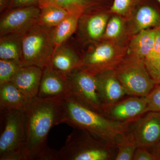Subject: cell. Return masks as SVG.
<instances>
[{
	"mask_svg": "<svg viewBox=\"0 0 160 160\" xmlns=\"http://www.w3.org/2000/svg\"><path fill=\"white\" fill-rule=\"evenodd\" d=\"M59 99H30L25 108L26 142L22 160H59L58 150L49 148V131L60 122Z\"/></svg>",
	"mask_w": 160,
	"mask_h": 160,
	"instance_id": "1",
	"label": "cell"
},
{
	"mask_svg": "<svg viewBox=\"0 0 160 160\" xmlns=\"http://www.w3.org/2000/svg\"><path fill=\"white\" fill-rule=\"evenodd\" d=\"M125 53L115 42L106 41L96 45L82 57L80 69L96 75L112 70L125 58Z\"/></svg>",
	"mask_w": 160,
	"mask_h": 160,
	"instance_id": "7",
	"label": "cell"
},
{
	"mask_svg": "<svg viewBox=\"0 0 160 160\" xmlns=\"http://www.w3.org/2000/svg\"><path fill=\"white\" fill-rule=\"evenodd\" d=\"M40 1V0H12L7 10L24 6H39Z\"/></svg>",
	"mask_w": 160,
	"mask_h": 160,
	"instance_id": "31",
	"label": "cell"
},
{
	"mask_svg": "<svg viewBox=\"0 0 160 160\" xmlns=\"http://www.w3.org/2000/svg\"><path fill=\"white\" fill-rule=\"evenodd\" d=\"M145 64L150 76L154 73L160 66V26L158 27L153 48L145 59Z\"/></svg>",
	"mask_w": 160,
	"mask_h": 160,
	"instance_id": "27",
	"label": "cell"
},
{
	"mask_svg": "<svg viewBox=\"0 0 160 160\" xmlns=\"http://www.w3.org/2000/svg\"><path fill=\"white\" fill-rule=\"evenodd\" d=\"M60 122L89 132L111 146H116L129 131L131 122H122L83 105L71 96L60 101Z\"/></svg>",
	"mask_w": 160,
	"mask_h": 160,
	"instance_id": "2",
	"label": "cell"
},
{
	"mask_svg": "<svg viewBox=\"0 0 160 160\" xmlns=\"http://www.w3.org/2000/svg\"><path fill=\"white\" fill-rule=\"evenodd\" d=\"M132 160H155L159 159L155 153L149 149L143 147H137L135 151Z\"/></svg>",
	"mask_w": 160,
	"mask_h": 160,
	"instance_id": "30",
	"label": "cell"
},
{
	"mask_svg": "<svg viewBox=\"0 0 160 160\" xmlns=\"http://www.w3.org/2000/svg\"><path fill=\"white\" fill-rule=\"evenodd\" d=\"M54 28L37 23L23 34V66H34L43 69L49 65L55 49L53 38Z\"/></svg>",
	"mask_w": 160,
	"mask_h": 160,
	"instance_id": "5",
	"label": "cell"
},
{
	"mask_svg": "<svg viewBox=\"0 0 160 160\" xmlns=\"http://www.w3.org/2000/svg\"><path fill=\"white\" fill-rule=\"evenodd\" d=\"M114 70L129 95L146 97L155 86L144 60L128 55Z\"/></svg>",
	"mask_w": 160,
	"mask_h": 160,
	"instance_id": "6",
	"label": "cell"
},
{
	"mask_svg": "<svg viewBox=\"0 0 160 160\" xmlns=\"http://www.w3.org/2000/svg\"><path fill=\"white\" fill-rule=\"evenodd\" d=\"M124 29V23L120 15L114 16L107 23L103 38L106 41L115 42L122 36Z\"/></svg>",
	"mask_w": 160,
	"mask_h": 160,
	"instance_id": "26",
	"label": "cell"
},
{
	"mask_svg": "<svg viewBox=\"0 0 160 160\" xmlns=\"http://www.w3.org/2000/svg\"><path fill=\"white\" fill-rule=\"evenodd\" d=\"M41 9L38 6H24L7 10L0 21V36L23 34L38 22Z\"/></svg>",
	"mask_w": 160,
	"mask_h": 160,
	"instance_id": "10",
	"label": "cell"
},
{
	"mask_svg": "<svg viewBox=\"0 0 160 160\" xmlns=\"http://www.w3.org/2000/svg\"><path fill=\"white\" fill-rule=\"evenodd\" d=\"M95 77L104 108L117 102L127 95L124 86L117 77L114 69L102 72Z\"/></svg>",
	"mask_w": 160,
	"mask_h": 160,
	"instance_id": "13",
	"label": "cell"
},
{
	"mask_svg": "<svg viewBox=\"0 0 160 160\" xmlns=\"http://www.w3.org/2000/svg\"><path fill=\"white\" fill-rule=\"evenodd\" d=\"M30 100L11 82L0 85L1 113L25 109Z\"/></svg>",
	"mask_w": 160,
	"mask_h": 160,
	"instance_id": "16",
	"label": "cell"
},
{
	"mask_svg": "<svg viewBox=\"0 0 160 160\" xmlns=\"http://www.w3.org/2000/svg\"><path fill=\"white\" fill-rule=\"evenodd\" d=\"M82 62L74 49L65 43L55 47L49 66L65 76L80 69Z\"/></svg>",
	"mask_w": 160,
	"mask_h": 160,
	"instance_id": "14",
	"label": "cell"
},
{
	"mask_svg": "<svg viewBox=\"0 0 160 160\" xmlns=\"http://www.w3.org/2000/svg\"><path fill=\"white\" fill-rule=\"evenodd\" d=\"M81 16L69 14L54 28L53 41L55 47L66 42L76 31Z\"/></svg>",
	"mask_w": 160,
	"mask_h": 160,
	"instance_id": "22",
	"label": "cell"
},
{
	"mask_svg": "<svg viewBox=\"0 0 160 160\" xmlns=\"http://www.w3.org/2000/svg\"><path fill=\"white\" fill-rule=\"evenodd\" d=\"M146 97L148 112H160V85L155 86Z\"/></svg>",
	"mask_w": 160,
	"mask_h": 160,
	"instance_id": "29",
	"label": "cell"
},
{
	"mask_svg": "<svg viewBox=\"0 0 160 160\" xmlns=\"http://www.w3.org/2000/svg\"><path fill=\"white\" fill-rule=\"evenodd\" d=\"M156 84H160V66L159 69L151 76Z\"/></svg>",
	"mask_w": 160,
	"mask_h": 160,
	"instance_id": "33",
	"label": "cell"
},
{
	"mask_svg": "<svg viewBox=\"0 0 160 160\" xmlns=\"http://www.w3.org/2000/svg\"><path fill=\"white\" fill-rule=\"evenodd\" d=\"M158 28L145 29L138 32L130 42L127 55L145 61L153 48Z\"/></svg>",
	"mask_w": 160,
	"mask_h": 160,
	"instance_id": "17",
	"label": "cell"
},
{
	"mask_svg": "<svg viewBox=\"0 0 160 160\" xmlns=\"http://www.w3.org/2000/svg\"><path fill=\"white\" fill-rule=\"evenodd\" d=\"M145 0H113L110 8L112 13L125 15L134 11Z\"/></svg>",
	"mask_w": 160,
	"mask_h": 160,
	"instance_id": "28",
	"label": "cell"
},
{
	"mask_svg": "<svg viewBox=\"0 0 160 160\" xmlns=\"http://www.w3.org/2000/svg\"><path fill=\"white\" fill-rule=\"evenodd\" d=\"M154 1L157 3L158 5L160 7V0H154Z\"/></svg>",
	"mask_w": 160,
	"mask_h": 160,
	"instance_id": "35",
	"label": "cell"
},
{
	"mask_svg": "<svg viewBox=\"0 0 160 160\" xmlns=\"http://www.w3.org/2000/svg\"><path fill=\"white\" fill-rule=\"evenodd\" d=\"M66 78L72 97L92 110L105 115L95 75L78 69Z\"/></svg>",
	"mask_w": 160,
	"mask_h": 160,
	"instance_id": "8",
	"label": "cell"
},
{
	"mask_svg": "<svg viewBox=\"0 0 160 160\" xmlns=\"http://www.w3.org/2000/svg\"><path fill=\"white\" fill-rule=\"evenodd\" d=\"M71 96L67 78L48 65L43 69L37 97L44 99H61Z\"/></svg>",
	"mask_w": 160,
	"mask_h": 160,
	"instance_id": "12",
	"label": "cell"
},
{
	"mask_svg": "<svg viewBox=\"0 0 160 160\" xmlns=\"http://www.w3.org/2000/svg\"><path fill=\"white\" fill-rule=\"evenodd\" d=\"M129 131L138 147L152 149L156 154L160 147V112H146L130 123Z\"/></svg>",
	"mask_w": 160,
	"mask_h": 160,
	"instance_id": "9",
	"label": "cell"
},
{
	"mask_svg": "<svg viewBox=\"0 0 160 160\" xmlns=\"http://www.w3.org/2000/svg\"><path fill=\"white\" fill-rule=\"evenodd\" d=\"M149 0H145L135 9L134 26L136 32L160 26V13Z\"/></svg>",
	"mask_w": 160,
	"mask_h": 160,
	"instance_id": "18",
	"label": "cell"
},
{
	"mask_svg": "<svg viewBox=\"0 0 160 160\" xmlns=\"http://www.w3.org/2000/svg\"><path fill=\"white\" fill-rule=\"evenodd\" d=\"M67 137L58 150L59 160H115L116 146H111L87 132L77 128Z\"/></svg>",
	"mask_w": 160,
	"mask_h": 160,
	"instance_id": "3",
	"label": "cell"
},
{
	"mask_svg": "<svg viewBox=\"0 0 160 160\" xmlns=\"http://www.w3.org/2000/svg\"><path fill=\"white\" fill-rule=\"evenodd\" d=\"M41 9L38 24L54 28L70 14L66 10L53 5L45 4L39 6Z\"/></svg>",
	"mask_w": 160,
	"mask_h": 160,
	"instance_id": "23",
	"label": "cell"
},
{
	"mask_svg": "<svg viewBox=\"0 0 160 160\" xmlns=\"http://www.w3.org/2000/svg\"><path fill=\"white\" fill-rule=\"evenodd\" d=\"M42 72L43 69L38 66H23L11 82L26 97L32 98L37 96Z\"/></svg>",
	"mask_w": 160,
	"mask_h": 160,
	"instance_id": "15",
	"label": "cell"
},
{
	"mask_svg": "<svg viewBox=\"0 0 160 160\" xmlns=\"http://www.w3.org/2000/svg\"><path fill=\"white\" fill-rule=\"evenodd\" d=\"M104 0H40L39 6L45 4L58 6L70 14L82 16L86 12L99 6Z\"/></svg>",
	"mask_w": 160,
	"mask_h": 160,
	"instance_id": "21",
	"label": "cell"
},
{
	"mask_svg": "<svg viewBox=\"0 0 160 160\" xmlns=\"http://www.w3.org/2000/svg\"><path fill=\"white\" fill-rule=\"evenodd\" d=\"M156 154L158 156L159 160H160V147L158 149L157 151L156 152Z\"/></svg>",
	"mask_w": 160,
	"mask_h": 160,
	"instance_id": "34",
	"label": "cell"
},
{
	"mask_svg": "<svg viewBox=\"0 0 160 160\" xmlns=\"http://www.w3.org/2000/svg\"><path fill=\"white\" fill-rule=\"evenodd\" d=\"M0 160H22L26 142L25 109L1 112Z\"/></svg>",
	"mask_w": 160,
	"mask_h": 160,
	"instance_id": "4",
	"label": "cell"
},
{
	"mask_svg": "<svg viewBox=\"0 0 160 160\" xmlns=\"http://www.w3.org/2000/svg\"><path fill=\"white\" fill-rule=\"evenodd\" d=\"M109 15L106 12L93 13L86 18L82 25V30L86 38L91 42H97L103 38Z\"/></svg>",
	"mask_w": 160,
	"mask_h": 160,
	"instance_id": "19",
	"label": "cell"
},
{
	"mask_svg": "<svg viewBox=\"0 0 160 160\" xmlns=\"http://www.w3.org/2000/svg\"><path fill=\"white\" fill-rule=\"evenodd\" d=\"M23 35L9 33L1 36L0 59L15 60L22 63Z\"/></svg>",
	"mask_w": 160,
	"mask_h": 160,
	"instance_id": "20",
	"label": "cell"
},
{
	"mask_svg": "<svg viewBox=\"0 0 160 160\" xmlns=\"http://www.w3.org/2000/svg\"><path fill=\"white\" fill-rule=\"evenodd\" d=\"M148 112L145 97H130L104 107V114L114 121L132 122Z\"/></svg>",
	"mask_w": 160,
	"mask_h": 160,
	"instance_id": "11",
	"label": "cell"
},
{
	"mask_svg": "<svg viewBox=\"0 0 160 160\" xmlns=\"http://www.w3.org/2000/svg\"><path fill=\"white\" fill-rule=\"evenodd\" d=\"M12 0H0V11L1 12L8 9Z\"/></svg>",
	"mask_w": 160,
	"mask_h": 160,
	"instance_id": "32",
	"label": "cell"
},
{
	"mask_svg": "<svg viewBox=\"0 0 160 160\" xmlns=\"http://www.w3.org/2000/svg\"><path fill=\"white\" fill-rule=\"evenodd\" d=\"M116 160H132L137 148L132 135L129 131L118 144Z\"/></svg>",
	"mask_w": 160,
	"mask_h": 160,
	"instance_id": "24",
	"label": "cell"
},
{
	"mask_svg": "<svg viewBox=\"0 0 160 160\" xmlns=\"http://www.w3.org/2000/svg\"><path fill=\"white\" fill-rule=\"evenodd\" d=\"M23 66L22 63L20 61L0 59V85L11 82Z\"/></svg>",
	"mask_w": 160,
	"mask_h": 160,
	"instance_id": "25",
	"label": "cell"
}]
</instances>
